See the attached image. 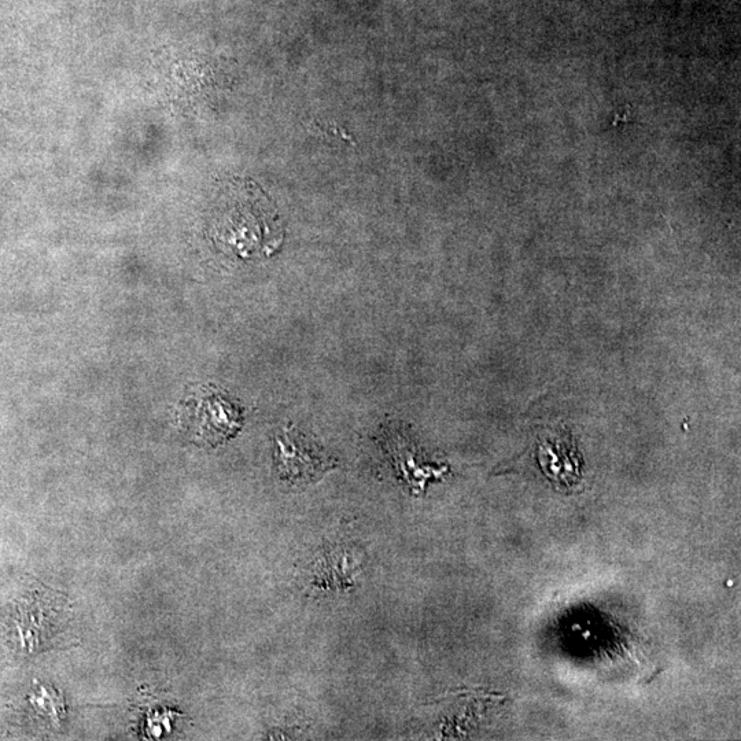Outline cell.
<instances>
[{"label":"cell","mask_w":741,"mask_h":741,"mask_svg":"<svg viewBox=\"0 0 741 741\" xmlns=\"http://www.w3.org/2000/svg\"><path fill=\"white\" fill-rule=\"evenodd\" d=\"M276 463L285 481L309 484L334 467L333 462L296 429L285 431L278 438Z\"/></svg>","instance_id":"6da1fadb"}]
</instances>
